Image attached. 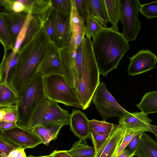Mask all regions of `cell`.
I'll list each match as a JSON object with an SVG mask.
<instances>
[{"label": "cell", "mask_w": 157, "mask_h": 157, "mask_svg": "<svg viewBox=\"0 0 157 157\" xmlns=\"http://www.w3.org/2000/svg\"><path fill=\"white\" fill-rule=\"evenodd\" d=\"M85 25V36L88 38H93L103 27L98 21L89 15L87 17Z\"/></svg>", "instance_id": "cell-29"}, {"label": "cell", "mask_w": 157, "mask_h": 157, "mask_svg": "<svg viewBox=\"0 0 157 157\" xmlns=\"http://www.w3.org/2000/svg\"><path fill=\"white\" fill-rule=\"evenodd\" d=\"M28 14L25 12L17 13L3 12L0 13V17L5 24L14 44Z\"/></svg>", "instance_id": "cell-18"}, {"label": "cell", "mask_w": 157, "mask_h": 157, "mask_svg": "<svg viewBox=\"0 0 157 157\" xmlns=\"http://www.w3.org/2000/svg\"><path fill=\"white\" fill-rule=\"evenodd\" d=\"M0 121L17 123L18 116L16 106L0 107Z\"/></svg>", "instance_id": "cell-31"}, {"label": "cell", "mask_w": 157, "mask_h": 157, "mask_svg": "<svg viewBox=\"0 0 157 157\" xmlns=\"http://www.w3.org/2000/svg\"><path fill=\"white\" fill-rule=\"evenodd\" d=\"M21 148H19L13 150L10 153L7 157H15L19 153Z\"/></svg>", "instance_id": "cell-46"}, {"label": "cell", "mask_w": 157, "mask_h": 157, "mask_svg": "<svg viewBox=\"0 0 157 157\" xmlns=\"http://www.w3.org/2000/svg\"><path fill=\"white\" fill-rule=\"evenodd\" d=\"M18 126L17 123L5 121H0V130L1 132L11 129L13 128Z\"/></svg>", "instance_id": "cell-42"}, {"label": "cell", "mask_w": 157, "mask_h": 157, "mask_svg": "<svg viewBox=\"0 0 157 157\" xmlns=\"http://www.w3.org/2000/svg\"><path fill=\"white\" fill-rule=\"evenodd\" d=\"M0 135L25 149L34 148L43 143L40 138L33 132L19 126L1 132Z\"/></svg>", "instance_id": "cell-12"}, {"label": "cell", "mask_w": 157, "mask_h": 157, "mask_svg": "<svg viewBox=\"0 0 157 157\" xmlns=\"http://www.w3.org/2000/svg\"><path fill=\"white\" fill-rule=\"evenodd\" d=\"M109 22L113 30L119 32L118 24L120 20L121 5L120 0H104Z\"/></svg>", "instance_id": "cell-23"}, {"label": "cell", "mask_w": 157, "mask_h": 157, "mask_svg": "<svg viewBox=\"0 0 157 157\" xmlns=\"http://www.w3.org/2000/svg\"><path fill=\"white\" fill-rule=\"evenodd\" d=\"M43 26L40 19L33 17L30 22L25 39L20 47L24 46L29 42Z\"/></svg>", "instance_id": "cell-30"}, {"label": "cell", "mask_w": 157, "mask_h": 157, "mask_svg": "<svg viewBox=\"0 0 157 157\" xmlns=\"http://www.w3.org/2000/svg\"><path fill=\"white\" fill-rule=\"evenodd\" d=\"M43 81L46 98L66 106L82 109L75 91L63 75H54L44 77Z\"/></svg>", "instance_id": "cell-5"}, {"label": "cell", "mask_w": 157, "mask_h": 157, "mask_svg": "<svg viewBox=\"0 0 157 157\" xmlns=\"http://www.w3.org/2000/svg\"><path fill=\"white\" fill-rule=\"evenodd\" d=\"M122 34L128 42L135 40L141 29L138 15L142 4L139 0H120Z\"/></svg>", "instance_id": "cell-7"}, {"label": "cell", "mask_w": 157, "mask_h": 157, "mask_svg": "<svg viewBox=\"0 0 157 157\" xmlns=\"http://www.w3.org/2000/svg\"><path fill=\"white\" fill-rule=\"evenodd\" d=\"M52 157H73L67 150L54 151L50 154Z\"/></svg>", "instance_id": "cell-44"}, {"label": "cell", "mask_w": 157, "mask_h": 157, "mask_svg": "<svg viewBox=\"0 0 157 157\" xmlns=\"http://www.w3.org/2000/svg\"><path fill=\"white\" fill-rule=\"evenodd\" d=\"M92 101L103 120L111 117L121 118L128 112L122 107L108 91L105 83H100L93 96Z\"/></svg>", "instance_id": "cell-8"}, {"label": "cell", "mask_w": 157, "mask_h": 157, "mask_svg": "<svg viewBox=\"0 0 157 157\" xmlns=\"http://www.w3.org/2000/svg\"><path fill=\"white\" fill-rule=\"evenodd\" d=\"M69 125L71 130L79 139L85 140L90 137V121L81 110L73 109L71 114Z\"/></svg>", "instance_id": "cell-17"}, {"label": "cell", "mask_w": 157, "mask_h": 157, "mask_svg": "<svg viewBox=\"0 0 157 157\" xmlns=\"http://www.w3.org/2000/svg\"><path fill=\"white\" fill-rule=\"evenodd\" d=\"M148 115L142 112H128L120 118L119 124L134 134L151 132L149 125L152 120L148 117Z\"/></svg>", "instance_id": "cell-14"}, {"label": "cell", "mask_w": 157, "mask_h": 157, "mask_svg": "<svg viewBox=\"0 0 157 157\" xmlns=\"http://www.w3.org/2000/svg\"><path fill=\"white\" fill-rule=\"evenodd\" d=\"M111 134L108 135H104L94 132H90V137L92 141L94 147L96 152L103 145Z\"/></svg>", "instance_id": "cell-37"}, {"label": "cell", "mask_w": 157, "mask_h": 157, "mask_svg": "<svg viewBox=\"0 0 157 157\" xmlns=\"http://www.w3.org/2000/svg\"><path fill=\"white\" fill-rule=\"evenodd\" d=\"M46 98L43 77L37 73L18 94L17 123L19 127L29 130L34 114Z\"/></svg>", "instance_id": "cell-4"}, {"label": "cell", "mask_w": 157, "mask_h": 157, "mask_svg": "<svg viewBox=\"0 0 157 157\" xmlns=\"http://www.w3.org/2000/svg\"><path fill=\"white\" fill-rule=\"evenodd\" d=\"M70 15L53 8L50 13L49 17L53 22L55 29L54 44L60 50L67 47L71 40L72 32Z\"/></svg>", "instance_id": "cell-9"}, {"label": "cell", "mask_w": 157, "mask_h": 157, "mask_svg": "<svg viewBox=\"0 0 157 157\" xmlns=\"http://www.w3.org/2000/svg\"><path fill=\"white\" fill-rule=\"evenodd\" d=\"M136 106L145 113L157 112V90L146 93Z\"/></svg>", "instance_id": "cell-27"}, {"label": "cell", "mask_w": 157, "mask_h": 157, "mask_svg": "<svg viewBox=\"0 0 157 157\" xmlns=\"http://www.w3.org/2000/svg\"><path fill=\"white\" fill-rule=\"evenodd\" d=\"M0 157H2L1 156H0Z\"/></svg>", "instance_id": "cell-50"}, {"label": "cell", "mask_w": 157, "mask_h": 157, "mask_svg": "<svg viewBox=\"0 0 157 157\" xmlns=\"http://www.w3.org/2000/svg\"><path fill=\"white\" fill-rule=\"evenodd\" d=\"M0 41L3 45L5 50H13L14 44L12 40L10 33L2 19L0 17Z\"/></svg>", "instance_id": "cell-32"}, {"label": "cell", "mask_w": 157, "mask_h": 157, "mask_svg": "<svg viewBox=\"0 0 157 157\" xmlns=\"http://www.w3.org/2000/svg\"><path fill=\"white\" fill-rule=\"evenodd\" d=\"M141 133L136 134L132 138L124 149L128 151L131 155V157L133 156V155L138 145L140 136Z\"/></svg>", "instance_id": "cell-41"}, {"label": "cell", "mask_w": 157, "mask_h": 157, "mask_svg": "<svg viewBox=\"0 0 157 157\" xmlns=\"http://www.w3.org/2000/svg\"><path fill=\"white\" fill-rule=\"evenodd\" d=\"M33 16L31 14H28L25 21L21 30L19 32L15 41L13 51L17 53L24 41L29 24Z\"/></svg>", "instance_id": "cell-33"}, {"label": "cell", "mask_w": 157, "mask_h": 157, "mask_svg": "<svg viewBox=\"0 0 157 157\" xmlns=\"http://www.w3.org/2000/svg\"><path fill=\"white\" fill-rule=\"evenodd\" d=\"M125 130V128L119 124H114L110 135L96 152L95 157H113L122 141Z\"/></svg>", "instance_id": "cell-16"}, {"label": "cell", "mask_w": 157, "mask_h": 157, "mask_svg": "<svg viewBox=\"0 0 157 157\" xmlns=\"http://www.w3.org/2000/svg\"><path fill=\"white\" fill-rule=\"evenodd\" d=\"M128 75L134 76L153 69L157 63V56L148 49L139 51L129 58Z\"/></svg>", "instance_id": "cell-11"}, {"label": "cell", "mask_w": 157, "mask_h": 157, "mask_svg": "<svg viewBox=\"0 0 157 157\" xmlns=\"http://www.w3.org/2000/svg\"><path fill=\"white\" fill-rule=\"evenodd\" d=\"M72 6L70 15V24L72 35L69 47L76 50L82 42L85 36L84 20L79 15L75 5L72 0Z\"/></svg>", "instance_id": "cell-15"}, {"label": "cell", "mask_w": 157, "mask_h": 157, "mask_svg": "<svg viewBox=\"0 0 157 157\" xmlns=\"http://www.w3.org/2000/svg\"><path fill=\"white\" fill-rule=\"evenodd\" d=\"M25 149L21 148L19 153L15 157H27L25 151Z\"/></svg>", "instance_id": "cell-48"}, {"label": "cell", "mask_w": 157, "mask_h": 157, "mask_svg": "<svg viewBox=\"0 0 157 157\" xmlns=\"http://www.w3.org/2000/svg\"><path fill=\"white\" fill-rule=\"evenodd\" d=\"M91 42V38L85 37L84 39L82 78L75 90L83 110L90 106L94 94L100 83V74Z\"/></svg>", "instance_id": "cell-3"}, {"label": "cell", "mask_w": 157, "mask_h": 157, "mask_svg": "<svg viewBox=\"0 0 157 157\" xmlns=\"http://www.w3.org/2000/svg\"><path fill=\"white\" fill-rule=\"evenodd\" d=\"M90 132L108 135L111 134L114 127L113 124L108 123L105 121H99L95 120L90 121Z\"/></svg>", "instance_id": "cell-28"}, {"label": "cell", "mask_w": 157, "mask_h": 157, "mask_svg": "<svg viewBox=\"0 0 157 157\" xmlns=\"http://www.w3.org/2000/svg\"><path fill=\"white\" fill-rule=\"evenodd\" d=\"M13 0H0V4L4 8L6 13H12V6Z\"/></svg>", "instance_id": "cell-43"}, {"label": "cell", "mask_w": 157, "mask_h": 157, "mask_svg": "<svg viewBox=\"0 0 157 157\" xmlns=\"http://www.w3.org/2000/svg\"><path fill=\"white\" fill-rule=\"evenodd\" d=\"M86 10L88 15L98 21L104 27L109 21L104 0H85Z\"/></svg>", "instance_id": "cell-19"}, {"label": "cell", "mask_w": 157, "mask_h": 157, "mask_svg": "<svg viewBox=\"0 0 157 157\" xmlns=\"http://www.w3.org/2000/svg\"><path fill=\"white\" fill-rule=\"evenodd\" d=\"M71 114L62 109L58 103L46 98L36 111L31 123L29 130L38 125L60 124L69 125Z\"/></svg>", "instance_id": "cell-6"}, {"label": "cell", "mask_w": 157, "mask_h": 157, "mask_svg": "<svg viewBox=\"0 0 157 157\" xmlns=\"http://www.w3.org/2000/svg\"><path fill=\"white\" fill-rule=\"evenodd\" d=\"M18 59L17 53L13 51L7 57L4 56L0 64V83H10Z\"/></svg>", "instance_id": "cell-22"}, {"label": "cell", "mask_w": 157, "mask_h": 157, "mask_svg": "<svg viewBox=\"0 0 157 157\" xmlns=\"http://www.w3.org/2000/svg\"><path fill=\"white\" fill-rule=\"evenodd\" d=\"M21 148L8 139L0 135V156L7 157L13 150Z\"/></svg>", "instance_id": "cell-35"}, {"label": "cell", "mask_w": 157, "mask_h": 157, "mask_svg": "<svg viewBox=\"0 0 157 157\" xmlns=\"http://www.w3.org/2000/svg\"><path fill=\"white\" fill-rule=\"evenodd\" d=\"M76 50L71 49L68 46L60 51L63 76L74 90L82 78L76 63Z\"/></svg>", "instance_id": "cell-13"}, {"label": "cell", "mask_w": 157, "mask_h": 157, "mask_svg": "<svg viewBox=\"0 0 157 157\" xmlns=\"http://www.w3.org/2000/svg\"><path fill=\"white\" fill-rule=\"evenodd\" d=\"M60 51L54 43L50 41L40 64L37 72L43 77L54 75L63 76Z\"/></svg>", "instance_id": "cell-10"}, {"label": "cell", "mask_w": 157, "mask_h": 157, "mask_svg": "<svg viewBox=\"0 0 157 157\" xmlns=\"http://www.w3.org/2000/svg\"><path fill=\"white\" fill-rule=\"evenodd\" d=\"M67 151L73 157H95L96 154L94 147L89 146L85 140L81 139L75 142Z\"/></svg>", "instance_id": "cell-26"}, {"label": "cell", "mask_w": 157, "mask_h": 157, "mask_svg": "<svg viewBox=\"0 0 157 157\" xmlns=\"http://www.w3.org/2000/svg\"><path fill=\"white\" fill-rule=\"evenodd\" d=\"M91 43L100 74L105 77L117 68L130 47L122 33L111 27H103Z\"/></svg>", "instance_id": "cell-2"}, {"label": "cell", "mask_w": 157, "mask_h": 157, "mask_svg": "<svg viewBox=\"0 0 157 157\" xmlns=\"http://www.w3.org/2000/svg\"><path fill=\"white\" fill-rule=\"evenodd\" d=\"M0 107L16 106L18 94L9 83H0Z\"/></svg>", "instance_id": "cell-25"}, {"label": "cell", "mask_w": 157, "mask_h": 157, "mask_svg": "<svg viewBox=\"0 0 157 157\" xmlns=\"http://www.w3.org/2000/svg\"><path fill=\"white\" fill-rule=\"evenodd\" d=\"M50 41L43 26L32 40L20 47L18 59L10 83L17 94L38 73V69Z\"/></svg>", "instance_id": "cell-1"}, {"label": "cell", "mask_w": 157, "mask_h": 157, "mask_svg": "<svg viewBox=\"0 0 157 157\" xmlns=\"http://www.w3.org/2000/svg\"><path fill=\"white\" fill-rule=\"evenodd\" d=\"M157 157V142L145 132L140 135L139 143L133 156Z\"/></svg>", "instance_id": "cell-20"}, {"label": "cell", "mask_w": 157, "mask_h": 157, "mask_svg": "<svg viewBox=\"0 0 157 157\" xmlns=\"http://www.w3.org/2000/svg\"><path fill=\"white\" fill-rule=\"evenodd\" d=\"M43 26L50 41L54 43L55 38V28L53 22L49 17L45 21Z\"/></svg>", "instance_id": "cell-39"}, {"label": "cell", "mask_w": 157, "mask_h": 157, "mask_svg": "<svg viewBox=\"0 0 157 157\" xmlns=\"http://www.w3.org/2000/svg\"><path fill=\"white\" fill-rule=\"evenodd\" d=\"M51 0H32L31 3V14L39 18L44 24L49 17L52 8Z\"/></svg>", "instance_id": "cell-24"}, {"label": "cell", "mask_w": 157, "mask_h": 157, "mask_svg": "<svg viewBox=\"0 0 157 157\" xmlns=\"http://www.w3.org/2000/svg\"><path fill=\"white\" fill-rule=\"evenodd\" d=\"M139 12L148 19L157 17V1L142 5Z\"/></svg>", "instance_id": "cell-34"}, {"label": "cell", "mask_w": 157, "mask_h": 157, "mask_svg": "<svg viewBox=\"0 0 157 157\" xmlns=\"http://www.w3.org/2000/svg\"><path fill=\"white\" fill-rule=\"evenodd\" d=\"M73 1L79 15L84 20L85 23L89 15L86 10L85 0H73Z\"/></svg>", "instance_id": "cell-40"}, {"label": "cell", "mask_w": 157, "mask_h": 157, "mask_svg": "<svg viewBox=\"0 0 157 157\" xmlns=\"http://www.w3.org/2000/svg\"><path fill=\"white\" fill-rule=\"evenodd\" d=\"M54 9L62 12L70 14L72 6V0H51Z\"/></svg>", "instance_id": "cell-36"}, {"label": "cell", "mask_w": 157, "mask_h": 157, "mask_svg": "<svg viewBox=\"0 0 157 157\" xmlns=\"http://www.w3.org/2000/svg\"><path fill=\"white\" fill-rule=\"evenodd\" d=\"M117 157H131V155L128 151L124 150Z\"/></svg>", "instance_id": "cell-47"}, {"label": "cell", "mask_w": 157, "mask_h": 157, "mask_svg": "<svg viewBox=\"0 0 157 157\" xmlns=\"http://www.w3.org/2000/svg\"><path fill=\"white\" fill-rule=\"evenodd\" d=\"M149 127L151 130V132L155 134L156 140H157V125L150 124Z\"/></svg>", "instance_id": "cell-45"}, {"label": "cell", "mask_w": 157, "mask_h": 157, "mask_svg": "<svg viewBox=\"0 0 157 157\" xmlns=\"http://www.w3.org/2000/svg\"><path fill=\"white\" fill-rule=\"evenodd\" d=\"M125 128V133L123 138L113 157H117L120 155L125 149L132 138L136 135L132 133L129 130Z\"/></svg>", "instance_id": "cell-38"}, {"label": "cell", "mask_w": 157, "mask_h": 157, "mask_svg": "<svg viewBox=\"0 0 157 157\" xmlns=\"http://www.w3.org/2000/svg\"><path fill=\"white\" fill-rule=\"evenodd\" d=\"M63 126L56 124L38 125L32 128L31 131L40 138L43 144L48 146L51 141L57 139L61 128Z\"/></svg>", "instance_id": "cell-21"}, {"label": "cell", "mask_w": 157, "mask_h": 157, "mask_svg": "<svg viewBox=\"0 0 157 157\" xmlns=\"http://www.w3.org/2000/svg\"><path fill=\"white\" fill-rule=\"evenodd\" d=\"M27 157H52V156L50 155H48L41 156H35L32 155H30Z\"/></svg>", "instance_id": "cell-49"}]
</instances>
